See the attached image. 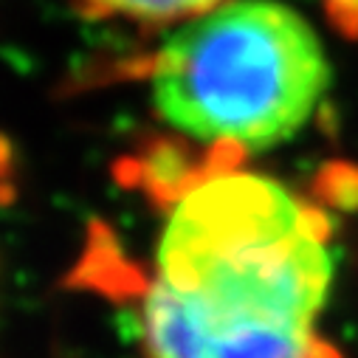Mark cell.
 <instances>
[{
    "instance_id": "2",
    "label": "cell",
    "mask_w": 358,
    "mask_h": 358,
    "mask_svg": "<svg viewBox=\"0 0 358 358\" xmlns=\"http://www.w3.org/2000/svg\"><path fill=\"white\" fill-rule=\"evenodd\" d=\"M327 85L319 34L282 0H226L175 29L150 68L158 119L229 158L291 141Z\"/></svg>"
},
{
    "instance_id": "4",
    "label": "cell",
    "mask_w": 358,
    "mask_h": 358,
    "mask_svg": "<svg viewBox=\"0 0 358 358\" xmlns=\"http://www.w3.org/2000/svg\"><path fill=\"white\" fill-rule=\"evenodd\" d=\"M322 6L338 34L358 40V0H322Z\"/></svg>"
},
{
    "instance_id": "1",
    "label": "cell",
    "mask_w": 358,
    "mask_h": 358,
    "mask_svg": "<svg viewBox=\"0 0 358 358\" xmlns=\"http://www.w3.org/2000/svg\"><path fill=\"white\" fill-rule=\"evenodd\" d=\"M336 271L327 212L217 164L172 198L141 296L147 358H341L322 336Z\"/></svg>"
},
{
    "instance_id": "3",
    "label": "cell",
    "mask_w": 358,
    "mask_h": 358,
    "mask_svg": "<svg viewBox=\"0 0 358 358\" xmlns=\"http://www.w3.org/2000/svg\"><path fill=\"white\" fill-rule=\"evenodd\" d=\"M220 3L226 0H71V6L91 20H124L138 26L187 23Z\"/></svg>"
}]
</instances>
